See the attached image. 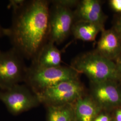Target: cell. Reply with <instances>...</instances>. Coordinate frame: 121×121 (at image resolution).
I'll return each mask as SVG.
<instances>
[{"instance_id":"obj_1","label":"cell","mask_w":121,"mask_h":121,"mask_svg":"<svg viewBox=\"0 0 121 121\" xmlns=\"http://www.w3.org/2000/svg\"><path fill=\"white\" fill-rule=\"evenodd\" d=\"M49 2L45 0L26 1L13 10L11 26L4 28L13 48L24 58L32 60L46 43L49 33Z\"/></svg>"},{"instance_id":"obj_2","label":"cell","mask_w":121,"mask_h":121,"mask_svg":"<svg viewBox=\"0 0 121 121\" xmlns=\"http://www.w3.org/2000/svg\"><path fill=\"white\" fill-rule=\"evenodd\" d=\"M71 66L79 73L85 74L91 82L109 81L121 82V75L115 62L100 55L95 50L77 56Z\"/></svg>"},{"instance_id":"obj_3","label":"cell","mask_w":121,"mask_h":121,"mask_svg":"<svg viewBox=\"0 0 121 121\" xmlns=\"http://www.w3.org/2000/svg\"><path fill=\"white\" fill-rule=\"evenodd\" d=\"M79 73L72 66L28 67L24 82L35 94L62 81L78 79Z\"/></svg>"},{"instance_id":"obj_4","label":"cell","mask_w":121,"mask_h":121,"mask_svg":"<svg viewBox=\"0 0 121 121\" xmlns=\"http://www.w3.org/2000/svg\"><path fill=\"white\" fill-rule=\"evenodd\" d=\"M24 57L15 48L0 50V88L4 90L23 81L28 69Z\"/></svg>"},{"instance_id":"obj_5","label":"cell","mask_w":121,"mask_h":121,"mask_svg":"<svg viewBox=\"0 0 121 121\" xmlns=\"http://www.w3.org/2000/svg\"><path fill=\"white\" fill-rule=\"evenodd\" d=\"M40 103L46 106L73 104L85 95L79 79L62 81L36 94Z\"/></svg>"},{"instance_id":"obj_6","label":"cell","mask_w":121,"mask_h":121,"mask_svg":"<svg viewBox=\"0 0 121 121\" xmlns=\"http://www.w3.org/2000/svg\"><path fill=\"white\" fill-rule=\"evenodd\" d=\"M0 100L9 111L17 115L36 107L39 102L37 95L26 85L17 84L0 90Z\"/></svg>"},{"instance_id":"obj_7","label":"cell","mask_w":121,"mask_h":121,"mask_svg":"<svg viewBox=\"0 0 121 121\" xmlns=\"http://www.w3.org/2000/svg\"><path fill=\"white\" fill-rule=\"evenodd\" d=\"M52 3L49 10L48 39L59 44L65 40L72 30L75 16L69 8Z\"/></svg>"},{"instance_id":"obj_8","label":"cell","mask_w":121,"mask_h":121,"mask_svg":"<svg viewBox=\"0 0 121 121\" xmlns=\"http://www.w3.org/2000/svg\"><path fill=\"white\" fill-rule=\"evenodd\" d=\"M90 95L102 110L121 108V86L115 81L91 82Z\"/></svg>"},{"instance_id":"obj_9","label":"cell","mask_w":121,"mask_h":121,"mask_svg":"<svg viewBox=\"0 0 121 121\" xmlns=\"http://www.w3.org/2000/svg\"><path fill=\"white\" fill-rule=\"evenodd\" d=\"M100 55L114 61L121 54V38L113 28L101 31L95 50Z\"/></svg>"},{"instance_id":"obj_10","label":"cell","mask_w":121,"mask_h":121,"mask_svg":"<svg viewBox=\"0 0 121 121\" xmlns=\"http://www.w3.org/2000/svg\"><path fill=\"white\" fill-rule=\"evenodd\" d=\"M74 16L78 21L90 22L104 27L107 16L102 9L100 1L98 0H83L79 2Z\"/></svg>"},{"instance_id":"obj_11","label":"cell","mask_w":121,"mask_h":121,"mask_svg":"<svg viewBox=\"0 0 121 121\" xmlns=\"http://www.w3.org/2000/svg\"><path fill=\"white\" fill-rule=\"evenodd\" d=\"M61 54L54 43L48 41L44 44L31 65L38 67H52L60 65Z\"/></svg>"},{"instance_id":"obj_12","label":"cell","mask_w":121,"mask_h":121,"mask_svg":"<svg viewBox=\"0 0 121 121\" xmlns=\"http://www.w3.org/2000/svg\"><path fill=\"white\" fill-rule=\"evenodd\" d=\"M76 121H94L102 110L90 95H84L73 104Z\"/></svg>"},{"instance_id":"obj_13","label":"cell","mask_w":121,"mask_h":121,"mask_svg":"<svg viewBox=\"0 0 121 121\" xmlns=\"http://www.w3.org/2000/svg\"><path fill=\"white\" fill-rule=\"evenodd\" d=\"M104 29V27L95 23L77 21L73 23L71 30L75 39L92 42L95 40L98 33Z\"/></svg>"},{"instance_id":"obj_14","label":"cell","mask_w":121,"mask_h":121,"mask_svg":"<svg viewBox=\"0 0 121 121\" xmlns=\"http://www.w3.org/2000/svg\"><path fill=\"white\" fill-rule=\"evenodd\" d=\"M47 107V121H76L73 104Z\"/></svg>"},{"instance_id":"obj_15","label":"cell","mask_w":121,"mask_h":121,"mask_svg":"<svg viewBox=\"0 0 121 121\" xmlns=\"http://www.w3.org/2000/svg\"><path fill=\"white\" fill-rule=\"evenodd\" d=\"M52 2L70 9V7H72L75 5H78L79 2L76 0H53Z\"/></svg>"},{"instance_id":"obj_16","label":"cell","mask_w":121,"mask_h":121,"mask_svg":"<svg viewBox=\"0 0 121 121\" xmlns=\"http://www.w3.org/2000/svg\"><path fill=\"white\" fill-rule=\"evenodd\" d=\"M112 119L108 111L102 110L95 117L94 121H112Z\"/></svg>"},{"instance_id":"obj_17","label":"cell","mask_w":121,"mask_h":121,"mask_svg":"<svg viewBox=\"0 0 121 121\" xmlns=\"http://www.w3.org/2000/svg\"><path fill=\"white\" fill-rule=\"evenodd\" d=\"M26 0H10L8 4V8L12 9L14 10L21 7L24 4Z\"/></svg>"},{"instance_id":"obj_18","label":"cell","mask_w":121,"mask_h":121,"mask_svg":"<svg viewBox=\"0 0 121 121\" xmlns=\"http://www.w3.org/2000/svg\"><path fill=\"white\" fill-rule=\"evenodd\" d=\"M109 4L113 10L121 13V0H111L109 1Z\"/></svg>"},{"instance_id":"obj_19","label":"cell","mask_w":121,"mask_h":121,"mask_svg":"<svg viewBox=\"0 0 121 121\" xmlns=\"http://www.w3.org/2000/svg\"><path fill=\"white\" fill-rule=\"evenodd\" d=\"M113 28L116 31L121 38V16L117 20Z\"/></svg>"},{"instance_id":"obj_20","label":"cell","mask_w":121,"mask_h":121,"mask_svg":"<svg viewBox=\"0 0 121 121\" xmlns=\"http://www.w3.org/2000/svg\"><path fill=\"white\" fill-rule=\"evenodd\" d=\"M113 119L115 121H121V108L116 109L115 112V117Z\"/></svg>"},{"instance_id":"obj_21","label":"cell","mask_w":121,"mask_h":121,"mask_svg":"<svg viewBox=\"0 0 121 121\" xmlns=\"http://www.w3.org/2000/svg\"><path fill=\"white\" fill-rule=\"evenodd\" d=\"M115 62L117 65V70L121 75V54L115 60Z\"/></svg>"},{"instance_id":"obj_22","label":"cell","mask_w":121,"mask_h":121,"mask_svg":"<svg viewBox=\"0 0 121 121\" xmlns=\"http://www.w3.org/2000/svg\"><path fill=\"white\" fill-rule=\"evenodd\" d=\"M3 30H4V28H2L0 25V38L3 36H4Z\"/></svg>"},{"instance_id":"obj_23","label":"cell","mask_w":121,"mask_h":121,"mask_svg":"<svg viewBox=\"0 0 121 121\" xmlns=\"http://www.w3.org/2000/svg\"><path fill=\"white\" fill-rule=\"evenodd\" d=\"M112 121H115V120H114V119H113H113H112Z\"/></svg>"}]
</instances>
